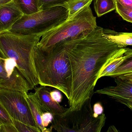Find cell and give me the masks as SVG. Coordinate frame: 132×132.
<instances>
[{"instance_id": "obj_4", "label": "cell", "mask_w": 132, "mask_h": 132, "mask_svg": "<svg viewBox=\"0 0 132 132\" xmlns=\"http://www.w3.org/2000/svg\"><path fill=\"white\" fill-rule=\"evenodd\" d=\"M87 5L73 16L42 36L38 45L42 48H50L59 43L73 39L97 27L96 17Z\"/></svg>"}, {"instance_id": "obj_22", "label": "cell", "mask_w": 132, "mask_h": 132, "mask_svg": "<svg viewBox=\"0 0 132 132\" xmlns=\"http://www.w3.org/2000/svg\"><path fill=\"white\" fill-rule=\"evenodd\" d=\"M0 122L1 124H13L12 119L0 103Z\"/></svg>"}, {"instance_id": "obj_3", "label": "cell", "mask_w": 132, "mask_h": 132, "mask_svg": "<svg viewBox=\"0 0 132 132\" xmlns=\"http://www.w3.org/2000/svg\"><path fill=\"white\" fill-rule=\"evenodd\" d=\"M40 35H22L9 31L0 33V53L14 60L17 68L32 90L39 84L33 60V49Z\"/></svg>"}, {"instance_id": "obj_31", "label": "cell", "mask_w": 132, "mask_h": 132, "mask_svg": "<svg viewBox=\"0 0 132 132\" xmlns=\"http://www.w3.org/2000/svg\"><path fill=\"white\" fill-rule=\"evenodd\" d=\"M1 122H0V128H1Z\"/></svg>"}, {"instance_id": "obj_2", "label": "cell", "mask_w": 132, "mask_h": 132, "mask_svg": "<svg viewBox=\"0 0 132 132\" xmlns=\"http://www.w3.org/2000/svg\"><path fill=\"white\" fill-rule=\"evenodd\" d=\"M70 40L59 43L46 49L41 48L37 44L33 51L34 65L39 85L59 90L68 100L70 96L72 81L68 53Z\"/></svg>"}, {"instance_id": "obj_20", "label": "cell", "mask_w": 132, "mask_h": 132, "mask_svg": "<svg viewBox=\"0 0 132 132\" xmlns=\"http://www.w3.org/2000/svg\"><path fill=\"white\" fill-rule=\"evenodd\" d=\"M115 10L124 20L132 23V9L125 7L116 1Z\"/></svg>"}, {"instance_id": "obj_14", "label": "cell", "mask_w": 132, "mask_h": 132, "mask_svg": "<svg viewBox=\"0 0 132 132\" xmlns=\"http://www.w3.org/2000/svg\"><path fill=\"white\" fill-rule=\"evenodd\" d=\"M125 49L126 51L124 55L125 57V60L109 77L114 78L122 74L132 72V48L125 47Z\"/></svg>"}, {"instance_id": "obj_13", "label": "cell", "mask_w": 132, "mask_h": 132, "mask_svg": "<svg viewBox=\"0 0 132 132\" xmlns=\"http://www.w3.org/2000/svg\"><path fill=\"white\" fill-rule=\"evenodd\" d=\"M104 36L121 48L132 46V37L127 35L124 32H118L109 29H103Z\"/></svg>"}, {"instance_id": "obj_29", "label": "cell", "mask_w": 132, "mask_h": 132, "mask_svg": "<svg viewBox=\"0 0 132 132\" xmlns=\"http://www.w3.org/2000/svg\"><path fill=\"white\" fill-rule=\"evenodd\" d=\"M11 1L12 0H0V5L5 4V3Z\"/></svg>"}, {"instance_id": "obj_6", "label": "cell", "mask_w": 132, "mask_h": 132, "mask_svg": "<svg viewBox=\"0 0 132 132\" xmlns=\"http://www.w3.org/2000/svg\"><path fill=\"white\" fill-rule=\"evenodd\" d=\"M68 17V11L66 8L56 6L31 14L24 15L9 31L22 35H40L42 36Z\"/></svg>"}, {"instance_id": "obj_27", "label": "cell", "mask_w": 132, "mask_h": 132, "mask_svg": "<svg viewBox=\"0 0 132 132\" xmlns=\"http://www.w3.org/2000/svg\"><path fill=\"white\" fill-rule=\"evenodd\" d=\"M117 77L126 82H132V72L122 74Z\"/></svg>"}, {"instance_id": "obj_12", "label": "cell", "mask_w": 132, "mask_h": 132, "mask_svg": "<svg viewBox=\"0 0 132 132\" xmlns=\"http://www.w3.org/2000/svg\"><path fill=\"white\" fill-rule=\"evenodd\" d=\"M26 100L29 105L31 112L33 115L37 127L40 129L41 132L52 131L53 129L50 127V128H46L43 126L42 121V115L44 113L39 101L35 92L27 94L26 96Z\"/></svg>"}, {"instance_id": "obj_28", "label": "cell", "mask_w": 132, "mask_h": 132, "mask_svg": "<svg viewBox=\"0 0 132 132\" xmlns=\"http://www.w3.org/2000/svg\"><path fill=\"white\" fill-rule=\"evenodd\" d=\"M116 1L124 7L132 9V0H116Z\"/></svg>"}, {"instance_id": "obj_15", "label": "cell", "mask_w": 132, "mask_h": 132, "mask_svg": "<svg viewBox=\"0 0 132 132\" xmlns=\"http://www.w3.org/2000/svg\"><path fill=\"white\" fill-rule=\"evenodd\" d=\"M94 8L97 16L101 17L116 8V0H94Z\"/></svg>"}, {"instance_id": "obj_21", "label": "cell", "mask_w": 132, "mask_h": 132, "mask_svg": "<svg viewBox=\"0 0 132 132\" xmlns=\"http://www.w3.org/2000/svg\"><path fill=\"white\" fill-rule=\"evenodd\" d=\"M12 121L18 132H41L38 128H34L18 120L12 119Z\"/></svg>"}, {"instance_id": "obj_17", "label": "cell", "mask_w": 132, "mask_h": 132, "mask_svg": "<svg viewBox=\"0 0 132 132\" xmlns=\"http://www.w3.org/2000/svg\"><path fill=\"white\" fill-rule=\"evenodd\" d=\"M93 0H71L62 5L68 11V18L87 5L91 4Z\"/></svg>"}, {"instance_id": "obj_19", "label": "cell", "mask_w": 132, "mask_h": 132, "mask_svg": "<svg viewBox=\"0 0 132 132\" xmlns=\"http://www.w3.org/2000/svg\"><path fill=\"white\" fill-rule=\"evenodd\" d=\"M71 0H38L39 11L61 6Z\"/></svg>"}, {"instance_id": "obj_26", "label": "cell", "mask_w": 132, "mask_h": 132, "mask_svg": "<svg viewBox=\"0 0 132 132\" xmlns=\"http://www.w3.org/2000/svg\"><path fill=\"white\" fill-rule=\"evenodd\" d=\"M52 98L56 102L60 103L62 101L63 97L62 94L58 90H54L50 92Z\"/></svg>"}, {"instance_id": "obj_1", "label": "cell", "mask_w": 132, "mask_h": 132, "mask_svg": "<svg viewBox=\"0 0 132 132\" xmlns=\"http://www.w3.org/2000/svg\"><path fill=\"white\" fill-rule=\"evenodd\" d=\"M103 29L98 26L70 40L68 53L72 81L68 101L71 109L78 108L92 98L102 69L110 60L125 52V48L104 36Z\"/></svg>"}, {"instance_id": "obj_9", "label": "cell", "mask_w": 132, "mask_h": 132, "mask_svg": "<svg viewBox=\"0 0 132 132\" xmlns=\"http://www.w3.org/2000/svg\"><path fill=\"white\" fill-rule=\"evenodd\" d=\"M114 78L116 86L105 87L94 93L107 95L132 111V82L124 81L118 77Z\"/></svg>"}, {"instance_id": "obj_18", "label": "cell", "mask_w": 132, "mask_h": 132, "mask_svg": "<svg viewBox=\"0 0 132 132\" xmlns=\"http://www.w3.org/2000/svg\"><path fill=\"white\" fill-rule=\"evenodd\" d=\"M24 15H29L39 11L38 0H18Z\"/></svg>"}, {"instance_id": "obj_25", "label": "cell", "mask_w": 132, "mask_h": 132, "mask_svg": "<svg viewBox=\"0 0 132 132\" xmlns=\"http://www.w3.org/2000/svg\"><path fill=\"white\" fill-rule=\"evenodd\" d=\"M0 132H18L13 124H1Z\"/></svg>"}, {"instance_id": "obj_23", "label": "cell", "mask_w": 132, "mask_h": 132, "mask_svg": "<svg viewBox=\"0 0 132 132\" xmlns=\"http://www.w3.org/2000/svg\"><path fill=\"white\" fill-rule=\"evenodd\" d=\"M42 119L43 125L46 128L48 126L50 123H52L53 119V116L51 113L45 112L43 114Z\"/></svg>"}, {"instance_id": "obj_24", "label": "cell", "mask_w": 132, "mask_h": 132, "mask_svg": "<svg viewBox=\"0 0 132 132\" xmlns=\"http://www.w3.org/2000/svg\"><path fill=\"white\" fill-rule=\"evenodd\" d=\"M93 115L95 118L103 114L104 111L103 107L100 102H97L94 105L93 107Z\"/></svg>"}, {"instance_id": "obj_7", "label": "cell", "mask_w": 132, "mask_h": 132, "mask_svg": "<svg viewBox=\"0 0 132 132\" xmlns=\"http://www.w3.org/2000/svg\"><path fill=\"white\" fill-rule=\"evenodd\" d=\"M27 94L0 88V103L12 119L38 128L26 98Z\"/></svg>"}, {"instance_id": "obj_5", "label": "cell", "mask_w": 132, "mask_h": 132, "mask_svg": "<svg viewBox=\"0 0 132 132\" xmlns=\"http://www.w3.org/2000/svg\"><path fill=\"white\" fill-rule=\"evenodd\" d=\"M91 100L87 99L78 108H69L63 114L53 115V129L59 132H101L106 118L103 113L97 118L94 117Z\"/></svg>"}, {"instance_id": "obj_8", "label": "cell", "mask_w": 132, "mask_h": 132, "mask_svg": "<svg viewBox=\"0 0 132 132\" xmlns=\"http://www.w3.org/2000/svg\"><path fill=\"white\" fill-rule=\"evenodd\" d=\"M0 88L28 93L32 90L22 76L14 60L0 53Z\"/></svg>"}, {"instance_id": "obj_11", "label": "cell", "mask_w": 132, "mask_h": 132, "mask_svg": "<svg viewBox=\"0 0 132 132\" xmlns=\"http://www.w3.org/2000/svg\"><path fill=\"white\" fill-rule=\"evenodd\" d=\"M34 89L44 111L52 115L60 114L65 112L68 109L60 105L52 98L50 94L52 91L47 87L40 86L39 87H35Z\"/></svg>"}, {"instance_id": "obj_10", "label": "cell", "mask_w": 132, "mask_h": 132, "mask_svg": "<svg viewBox=\"0 0 132 132\" xmlns=\"http://www.w3.org/2000/svg\"><path fill=\"white\" fill-rule=\"evenodd\" d=\"M23 15L18 0L0 5V33L9 31Z\"/></svg>"}, {"instance_id": "obj_30", "label": "cell", "mask_w": 132, "mask_h": 132, "mask_svg": "<svg viewBox=\"0 0 132 132\" xmlns=\"http://www.w3.org/2000/svg\"><path fill=\"white\" fill-rule=\"evenodd\" d=\"M124 33L127 35L132 37V33L124 32Z\"/></svg>"}, {"instance_id": "obj_16", "label": "cell", "mask_w": 132, "mask_h": 132, "mask_svg": "<svg viewBox=\"0 0 132 132\" xmlns=\"http://www.w3.org/2000/svg\"><path fill=\"white\" fill-rule=\"evenodd\" d=\"M125 60V57L124 55L116 57L110 60L102 69L98 79L103 77L109 76L111 74L121 66Z\"/></svg>"}]
</instances>
